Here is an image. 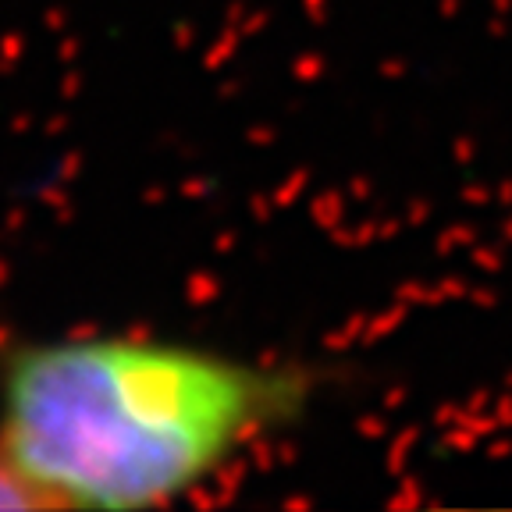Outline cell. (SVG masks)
Wrapping results in <instances>:
<instances>
[{
    "instance_id": "6da1fadb",
    "label": "cell",
    "mask_w": 512,
    "mask_h": 512,
    "mask_svg": "<svg viewBox=\"0 0 512 512\" xmlns=\"http://www.w3.org/2000/svg\"><path fill=\"white\" fill-rule=\"evenodd\" d=\"M306 402V377L146 335H64L0 360V463L40 509H153Z\"/></svg>"
},
{
    "instance_id": "7a4b0ae2",
    "label": "cell",
    "mask_w": 512,
    "mask_h": 512,
    "mask_svg": "<svg viewBox=\"0 0 512 512\" xmlns=\"http://www.w3.org/2000/svg\"><path fill=\"white\" fill-rule=\"evenodd\" d=\"M0 509H40L36 495L4 463H0Z\"/></svg>"
}]
</instances>
